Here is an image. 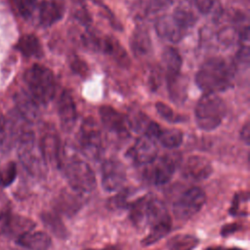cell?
<instances>
[{"label":"cell","mask_w":250,"mask_h":250,"mask_svg":"<svg viewBox=\"0 0 250 250\" xmlns=\"http://www.w3.org/2000/svg\"><path fill=\"white\" fill-rule=\"evenodd\" d=\"M232 72L229 64L220 58L205 61L195 75V83L204 94H217L231 86Z\"/></svg>","instance_id":"1"},{"label":"cell","mask_w":250,"mask_h":250,"mask_svg":"<svg viewBox=\"0 0 250 250\" xmlns=\"http://www.w3.org/2000/svg\"><path fill=\"white\" fill-rule=\"evenodd\" d=\"M6 135V122L3 115L0 113V145L3 143Z\"/></svg>","instance_id":"40"},{"label":"cell","mask_w":250,"mask_h":250,"mask_svg":"<svg viewBox=\"0 0 250 250\" xmlns=\"http://www.w3.org/2000/svg\"><path fill=\"white\" fill-rule=\"evenodd\" d=\"M238 229V225L237 224H228V225H225L221 230V233L223 236H226V235H229L231 233H233L234 231H236Z\"/></svg>","instance_id":"39"},{"label":"cell","mask_w":250,"mask_h":250,"mask_svg":"<svg viewBox=\"0 0 250 250\" xmlns=\"http://www.w3.org/2000/svg\"><path fill=\"white\" fill-rule=\"evenodd\" d=\"M240 138H241V140L246 145H249V141H250V126H249V122L245 123L244 126L241 128Z\"/></svg>","instance_id":"38"},{"label":"cell","mask_w":250,"mask_h":250,"mask_svg":"<svg viewBox=\"0 0 250 250\" xmlns=\"http://www.w3.org/2000/svg\"><path fill=\"white\" fill-rule=\"evenodd\" d=\"M172 224L171 223H165V224H158L155 226L150 227V229L148 231V234L146 235L141 243L143 246H149L163 238L166 234H168L171 230Z\"/></svg>","instance_id":"29"},{"label":"cell","mask_w":250,"mask_h":250,"mask_svg":"<svg viewBox=\"0 0 250 250\" xmlns=\"http://www.w3.org/2000/svg\"><path fill=\"white\" fill-rule=\"evenodd\" d=\"M162 63L166 71V77L173 76L181 71L182 58L176 49L166 47L162 52Z\"/></svg>","instance_id":"25"},{"label":"cell","mask_w":250,"mask_h":250,"mask_svg":"<svg viewBox=\"0 0 250 250\" xmlns=\"http://www.w3.org/2000/svg\"><path fill=\"white\" fill-rule=\"evenodd\" d=\"M17 244L27 250H48L52 244L51 237L44 231H28L16 239Z\"/></svg>","instance_id":"17"},{"label":"cell","mask_w":250,"mask_h":250,"mask_svg":"<svg viewBox=\"0 0 250 250\" xmlns=\"http://www.w3.org/2000/svg\"><path fill=\"white\" fill-rule=\"evenodd\" d=\"M38 0H12L17 12L24 19L29 18L34 12Z\"/></svg>","instance_id":"33"},{"label":"cell","mask_w":250,"mask_h":250,"mask_svg":"<svg viewBox=\"0 0 250 250\" xmlns=\"http://www.w3.org/2000/svg\"><path fill=\"white\" fill-rule=\"evenodd\" d=\"M227 250H243V249L237 248V247H232V248H229V249H227Z\"/></svg>","instance_id":"43"},{"label":"cell","mask_w":250,"mask_h":250,"mask_svg":"<svg viewBox=\"0 0 250 250\" xmlns=\"http://www.w3.org/2000/svg\"><path fill=\"white\" fill-rule=\"evenodd\" d=\"M18 151L20 160L28 173L33 176H42L45 173L47 164L31 131L22 130L19 134Z\"/></svg>","instance_id":"5"},{"label":"cell","mask_w":250,"mask_h":250,"mask_svg":"<svg viewBox=\"0 0 250 250\" xmlns=\"http://www.w3.org/2000/svg\"><path fill=\"white\" fill-rule=\"evenodd\" d=\"M155 109L163 119L169 122H181L182 120L180 115H177L168 104L162 102H157L155 104Z\"/></svg>","instance_id":"35"},{"label":"cell","mask_w":250,"mask_h":250,"mask_svg":"<svg viewBox=\"0 0 250 250\" xmlns=\"http://www.w3.org/2000/svg\"><path fill=\"white\" fill-rule=\"evenodd\" d=\"M41 220L44 226L57 237L65 238L68 231L62 219L56 212H44L41 214Z\"/></svg>","instance_id":"26"},{"label":"cell","mask_w":250,"mask_h":250,"mask_svg":"<svg viewBox=\"0 0 250 250\" xmlns=\"http://www.w3.org/2000/svg\"><path fill=\"white\" fill-rule=\"evenodd\" d=\"M172 0H140V7L146 15H150L168 8Z\"/></svg>","instance_id":"31"},{"label":"cell","mask_w":250,"mask_h":250,"mask_svg":"<svg viewBox=\"0 0 250 250\" xmlns=\"http://www.w3.org/2000/svg\"><path fill=\"white\" fill-rule=\"evenodd\" d=\"M131 49L136 57H144L151 50L149 34L144 27H137L132 34Z\"/></svg>","instance_id":"21"},{"label":"cell","mask_w":250,"mask_h":250,"mask_svg":"<svg viewBox=\"0 0 250 250\" xmlns=\"http://www.w3.org/2000/svg\"><path fill=\"white\" fill-rule=\"evenodd\" d=\"M194 21L195 17L190 11L179 8L173 15L160 17L155 22V31L160 38L171 43H178L187 35Z\"/></svg>","instance_id":"2"},{"label":"cell","mask_w":250,"mask_h":250,"mask_svg":"<svg viewBox=\"0 0 250 250\" xmlns=\"http://www.w3.org/2000/svg\"><path fill=\"white\" fill-rule=\"evenodd\" d=\"M58 105L61 126L64 131L68 132L74 127L77 119L76 105L68 91L65 90L61 94Z\"/></svg>","instance_id":"13"},{"label":"cell","mask_w":250,"mask_h":250,"mask_svg":"<svg viewBox=\"0 0 250 250\" xmlns=\"http://www.w3.org/2000/svg\"><path fill=\"white\" fill-rule=\"evenodd\" d=\"M12 216L11 202L7 195L0 190V235H5Z\"/></svg>","instance_id":"30"},{"label":"cell","mask_w":250,"mask_h":250,"mask_svg":"<svg viewBox=\"0 0 250 250\" xmlns=\"http://www.w3.org/2000/svg\"><path fill=\"white\" fill-rule=\"evenodd\" d=\"M129 202V192L127 189L120 190L117 194L112 196L107 201V205L112 210H120L125 209L130 206Z\"/></svg>","instance_id":"34"},{"label":"cell","mask_w":250,"mask_h":250,"mask_svg":"<svg viewBox=\"0 0 250 250\" xmlns=\"http://www.w3.org/2000/svg\"><path fill=\"white\" fill-rule=\"evenodd\" d=\"M149 195L142 196L135 201H133L129 208H130V219L135 227L139 229H144L147 226L146 219H147V206Z\"/></svg>","instance_id":"20"},{"label":"cell","mask_w":250,"mask_h":250,"mask_svg":"<svg viewBox=\"0 0 250 250\" xmlns=\"http://www.w3.org/2000/svg\"><path fill=\"white\" fill-rule=\"evenodd\" d=\"M103 125L115 134H125L127 132L128 120L125 115L117 111L110 105H102L99 109Z\"/></svg>","instance_id":"14"},{"label":"cell","mask_w":250,"mask_h":250,"mask_svg":"<svg viewBox=\"0 0 250 250\" xmlns=\"http://www.w3.org/2000/svg\"><path fill=\"white\" fill-rule=\"evenodd\" d=\"M75 72H77L80 75H86L87 73V65L84 62H82L79 58H75L72 62H71V66H70Z\"/></svg>","instance_id":"37"},{"label":"cell","mask_w":250,"mask_h":250,"mask_svg":"<svg viewBox=\"0 0 250 250\" xmlns=\"http://www.w3.org/2000/svg\"><path fill=\"white\" fill-rule=\"evenodd\" d=\"M60 0H44L39 7V21L43 26H50L60 21L63 15V6Z\"/></svg>","instance_id":"18"},{"label":"cell","mask_w":250,"mask_h":250,"mask_svg":"<svg viewBox=\"0 0 250 250\" xmlns=\"http://www.w3.org/2000/svg\"><path fill=\"white\" fill-rule=\"evenodd\" d=\"M39 146L46 164H52L61 167V143L56 133L46 132L41 138Z\"/></svg>","instance_id":"15"},{"label":"cell","mask_w":250,"mask_h":250,"mask_svg":"<svg viewBox=\"0 0 250 250\" xmlns=\"http://www.w3.org/2000/svg\"><path fill=\"white\" fill-rule=\"evenodd\" d=\"M15 104L20 116L26 122H33L38 117L37 102L28 94L21 92L15 96Z\"/></svg>","instance_id":"19"},{"label":"cell","mask_w":250,"mask_h":250,"mask_svg":"<svg viewBox=\"0 0 250 250\" xmlns=\"http://www.w3.org/2000/svg\"><path fill=\"white\" fill-rule=\"evenodd\" d=\"M101 180L103 188L107 191L119 189L126 180V170L124 165L115 159L104 161L101 168Z\"/></svg>","instance_id":"10"},{"label":"cell","mask_w":250,"mask_h":250,"mask_svg":"<svg viewBox=\"0 0 250 250\" xmlns=\"http://www.w3.org/2000/svg\"><path fill=\"white\" fill-rule=\"evenodd\" d=\"M167 78V85L168 91L171 100L175 103H183L187 99V88H188V81L185 76L180 73L168 76Z\"/></svg>","instance_id":"22"},{"label":"cell","mask_w":250,"mask_h":250,"mask_svg":"<svg viewBox=\"0 0 250 250\" xmlns=\"http://www.w3.org/2000/svg\"><path fill=\"white\" fill-rule=\"evenodd\" d=\"M16 48L21 52L24 57H40L42 55V46L38 38L33 34H25L22 35L17 45Z\"/></svg>","instance_id":"24"},{"label":"cell","mask_w":250,"mask_h":250,"mask_svg":"<svg viewBox=\"0 0 250 250\" xmlns=\"http://www.w3.org/2000/svg\"><path fill=\"white\" fill-rule=\"evenodd\" d=\"M34 228L35 223L31 219L13 214L5 235L15 237L17 239L21 235L33 230Z\"/></svg>","instance_id":"23"},{"label":"cell","mask_w":250,"mask_h":250,"mask_svg":"<svg viewBox=\"0 0 250 250\" xmlns=\"http://www.w3.org/2000/svg\"><path fill=\"white\" fill-rule=\"evenodd\" d=\"M198 244V239L191 234H176L167 241L168 250H192Z\"/></svg>","instance_id":"27"},{"label":"cell","mask_w":250,"mask_h":250,"mask_svg":"<svg viewBox=\"0 0 250 250\" xmlns=\"http://www.w3.org/2000/svg\"><path fill=\"white\" fill-rule=\"evenodd\" d=\"M127 156L136 164H149L157 157V146L155 144V140L143 135L129 148Z\"/></svg>","instance_id":"11"},{"label":"cell","mask_w":250,"mask_h":250,"mask_svg":"<svg viewBox=\"0 0 250 250\" xmlns=\"http://www.w3.org/2000/svg\"><path fill=\"white\" fill-rule=\"evenodd\" d=\"M101 250H120L117 246H114V245H109V246H106Z\"/></svg>","instance_id":"41"},{"label":"cell","mask_w":250,"mask_h":250,"mask_svg":"<svg viewBox=\"0 0 250 250\" xmlns=\"http://www.w3.org/2000/svg\"><path fill=\"white\" fill-rule=\"evenodd\" d=\"M205 250H227V249L222 246H214V247H208Z\"/></svg>","instance_id":"42"},{"label":"cell","mask_w":250,"mask_h":250,"mask_svg":"<svg viewBox=\"0 0 250 250\" xmlns=\"http://www.w3.org/2000/svg\"><path fill=\"white\" fill-rule=\"evenodd\" d=\"M64 174L71 189L81 193H89L96 188V177L91 166L83 160L73 159L64 168Z\"/></svg>","instance_id":"6"},{"label":"cell","mask_w":250,"mask_h":250,"mask_svg":"<svg viewBox=\"0 0 250 250\" xmlns=\"http://www.w3.org/2000/svg\"><path fill=\"white\" fill-rule=\"evenodd\" d=\"M82 151L90 158H98L102 150V135L99 126L92 118L83 121L79 133Z\"/></svg>","instance_id":"9"},{"label":"cell","mask_w":250,"mask_h":250,"mask_svg":"<svg viewBox=\"0 0 250 250\" xmlns=\"http://www.w3.org/2000/svg\"><path fill=\"white\" fill-rule=\"evenodd\" d=\"M213 172V167L210 160L201 155L189 156L183 165L182 174L184 178L190 181L206 180Z\"/></svg>","instance_id":"12"},{"label":"cell","mask_w":250,"mask_h":250,"mask_svg":"<svg viewBox=\"0 0 250 250\" xmlns=\"http://www.w3.org/2000/svg\"><path fill=\"white\" fill-rule=\"evenodd\" d=\"M227 113V105L217 94H203L195 105L197 126L205 131L219 127Z\"/></svg>","instance_id":"4"},{"label":"cell","mask_w":250,"mask_h":250,"mask_svg":"<svg viewBox=\"0 0 250 250\" xmlns=\"http://www.w3.org/2000/svg\"><path fill=\"white\" fill-rule=\"evenodd\" d=\"M183 139L184 135L182 131L178 129H161L156 140H158V142L166 148L173 149L181 146Z\"/></svg>","instance_id":"28"},{"label":"cell","mask_w":250,"mask_h":250,"mask_svg":"<svg viewBox=\"0 0 250 250\" xmlns=\"http://www.w3.org/2000/svg\"><path fill=\"white\" fill-rule=\"evenodd\" d=\"M24 81L30 96L40 104L51 102L56 93V82L53 72L41 64H33L24 73Z\"/></svg>","instance_id":"3"},{"label":"cell","mask_w":250,"mask_h":250,"mask_svg":"<svg viewBox=\"0 0 250 250\" xmlns=\"http://www.w3.org/2000/svg\"><path fill=\"white\" fill-rule=\"evenodd\" d=\"M17 177V165L14 162H9L0 168V186L3 188L13 184Z\"/></svg>","instance_id":"32"},{"label":"cell","mask_w":250,"mask_h":250,"mask_svg":"<svg viewBox=\"0 0 250 250\" xmlns=\"http://www.w3.org/2000/svg\"><path fill=\"white\" fill-rule=\"evenodd\" d=\"M215 3V0H194V4L197 8V10L201 13V14H208L211 9L213 8Z\"/></svg>","instance_id":"36"},{"label":"cell","mask_w":250,"mask_h":250,"mask_svg":"<svg viewBox=\"0 0 250 250\" xmlns=\"http://www.w3.org/2000/svg\"><path fill=\"white\" fill-rule=\"evenodd\" d=\"M83 195L71 188L62 190L56 203L57 212L63 213L68 217L74 215L83 204Z\"/></svg>","instance_id":"16"},{"label":"cell","mask_w":250,"mask_h":250,"mask_svg":"<svg viewBox=\"0 0 250 250\" xmlns=\"http://www.w3.org/2000/svg\"><path fill=\"white\" fill-rule=\"evenodd\" d=\"M179 161L180 158L177 153H167L158 158L156 157L152 162L147 164L145 170V177L154 185H164L174 175Z\"/></svg>","instance_id":"8"},{"label":"cell","mask_w":250,"mask_h":250,"mask_svg":"<svg viewBox=\"0 0 250 250\" xmlns=\"http://www.w3.org/2000/svg\"><path fill=\"white\" fill-rule=\"evenodd\" d=\"M206 201V194L198 187L185 190L174 202L173 213L179 220H188L197 214Z\"/></svg>","instance_id":"7"}]
</instances>
